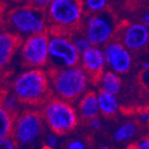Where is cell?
<instances>
[{
    "instance_id": "16",
    "label": "cell",
    "mask_w": 149,
    "mask_h": 149,
    "mask_svg": "<svg viewBox=\"0 0 149 149\" xmlns=\"http://www.w3.org/2000/svg\"><path fill=\"white\" fill-rule=\"evenodd\" d=\"M94 85L98 87V90H102L111 94L118 95L122 90V78L119 74L105 69L99 77L95 80Z\"/></svg>"
},
{
    "instance_id": "4",
    "label": "cell",
    "mask_w": 149,
    "mask_h": 149,
    "mask_svg": "<svg viewBox=\"0 0 149 149\" xmlns=\"http://www.w3.org/2000/svg\"><path fill=\"white\" fill-rule=\"evenodd\" d=\"M39 111L45 126L58 136H66L73 132L80 120L73 103L53 96L43 102Z\"/></svg>"
},
{
    "instance_id": "6",
    "label": "cell",
    "mask_w": 149,
    "mask_h": 149,
    "mask_svg": "<svg viewBox=\"0 0 149 149\" xmlns=\"http://www.w3.org/2000/svg\"><path fill=\"white\" fill-rule=\"evenodd\" d=\"M118 25V17L109 5L100 13L85 14L79 30L92 46L103 47L115 38Z\"/></svg>"
},
{
    "instance_id": "20",
    "label": "cell",
    "mask_w": 149,
    "mask_h": 149,
    "mask_svg": "<svg viewBox=\"0 0 149 149\" xmlns=\"http://www.w3.org/2000/svg\"><path fill=\"white\" fill-rule=\"evenodd\" d=\"M85 14H96L109 6V0H82Z\"/></svg>"
},
{
    "instance_id": "23",
    "label": "cell",
    "mask_w": 149,
    "mask_h": 149,
    "mask_svg": "<svg viewBox=\"0 0 149 149\" xmlns=\"http://www.w3.org/2000/svg\"><path fill=\"white\" fill-rule=\"evenodd\" d=\"M65 149H88V146L84 140L74 139L68 142L65 146Z\"/></svg>"
},
{
    "instance_id": "31",
    "label": "cell",
    "mask_w": 149,
    "mask_h": 149,
    "mask_svg": "<svg viewBox=\"0 0 149 149\" xmlns=\"http://www.w3.org/2000/svg\"><path fill=\"white\" fill-rule=\"evenodd\" d=\"M147 69H149V64H148V62H145V63H143L142 64V70H147Z\"/></svg>"
},
{
    "instance_id": "7",
    "label": "cell",
    "mask_w": 149,
    "mask_h": 149,
    "mask_svg": "<svg viewBox=\"0 0 149 149\" xmlns=\"http://www.w3.org/2000/svg\"><path fill=\"white\" fill-rule=\"evenodd\" d=\"M45 128L39 109L25 107L15 116L10 137L18 146H31L44 137Z\"/></svg>"
},
{
    "instance_id": "28",
    "label": "cell",
    "mask_w": 149,
    "mask_h": 149,
    "mask_svg": "<svg viewBox=\"0 0 149 149\" xmlns=\"http://www.w3.org/2000/svg\"><path fill=\"white\" fill-rule=\"evenodd\" d=\"M149 121V113L148 111H142L137 116V123L142 125H147Z\"/></svg>"
},
{
    "instance_id": "21",
    "label": "cell",
    "mask_w": 149,
    "mask_h": 149,
    "mask_svg": "<svg viewBox=\"0 0 149 149\" xmlns=\"http://www.w3.org/2000/svg\"><path fill=\"white\" fill-rule=\"evenodd\" d=\"M70 38H71V41H72L73 45H74L75 49L79 52V54L81 52H84L85 50H87L88 48L91 46V44H90V42L88 41V39L85 37V35H84L79 29L71 32V33H70Z\"/></svg>"
},
{
    "instance_id": "5",
    "label": "cell",
    "mask_w": 149,
    "mask_h": 149,
    "mask_svg": "<svg viewBox=\"0 0 149 149\" xmlns=\"http://www.w3.org/2000/svg\"><path fill=\"white\" fill-rule=\"evenodd\" d=\"M84 16L82 0H52L45 10L47 31L71 33L79 29Z\"/></svg>"
},
{
    "instance_id": "14",
    "label": "cell",
    "mask_w": 149,
    "mask_h": 149,
    "mask_svg": "<svg viewBox=\"0 0 149 149\" xmlns=\"http://www.w3.org/2000/svg\"><path fill=\"white\" fill-rule=\"evenodd\" d=\"M76 112L79 119L89 121L90 119L99 116V107L97 101L96 91H87L76 100Z\"/></svg>"
},
{
    "instance_id": "1",
    "label": "cell",
    "mask_w": 149,
    "mask_h": 149,
    "mask_svg": "<svg viewBox=\"0 0 149 149\" xmlns=\"http://www.w3.org/2000/svg\"><path fill=\"white\" fill-rule=\"evenodd\" d=\"M10 92L17 96L24 107L39 109L51 96L48 70L37 68L24 70L13 79Z\"/></svg>"
},
{
    "instance_id": "27",
    "label": "cell",
    "mask_w": 149,
    "mask_h": 149,
    "mask_svg": "<svg viewBox=\"0 0 149 149\" xmlns=\"http://www.w3.org/2000/svg\"><path fill=\"white\" fill-rule=\"evenodd\" d=\"M88 122V124H89V127L92 130H94V132H97V130H100L102 127V121L101 119L99 118V116L98 117H95V118H92V119H90Z\"/></svg>"
},
{
    "instance_id": "18",
    "label": "cell",
    "mask_w": 149,
    "mask_h": 149,
    "mask_svg": "<svg viewBox=\"0 0 149 149\" xmlns=\"http://www.w3.org/2000/svg\"><path fill=\"white\" fill-rule=\"evenodd\" d=\"M0 104L14 116H16L23 107H25L13 92L3 93L0 98Z\"/></svg>"
},
{
    "instance_id": "30",
    "label": "cell",
    "mask_w": 149,
    "mask_h": 149,
    "mask_svg": "<svg viewBox=\"0 0 149 149\" xmlns=\"http://www.w3.org/2000/svg\"><path fill=\"white\" fill-rule=\"evenodd\" d=\"M13 3H15V4L19 5V4H25V3L27 2V0H10Z\"/></svg>"
},
{
    "instance_id": "15",
    "label": "cell",
    "mask_w": 149,
    "mask_h": 149,
    "mask_svg": "<svg viewBox=\"0 0 149 149\" xmlns=\"http://www.w3.org/2000/svg\"><path fill=\"white\" fill-rule=\"evenodd\" d=\"M99 114L104 117H114L120 112V101L118 95L111 94L102 90L96 91Z\"/></svg>"
},
{
    "instance_id": "25",
    "label": "cell",
    "mask_w": 149,
    "mask_h": 149,
    "mask_svg": "<svg viewBox=\"0 0 149 149\" xmlns=\"http://www.w3.org/2000/svg\"><path fill=\"white\" fill-rule=\"evenodd\" d=\"M127 149H149L148 137H143L130 144Z\"/></svg>"
},
{
    "instance_id": "13",
    "label": "cell",
    "mask_w": 149,
    "mask_h": 149,
    "mask_svg": "<svg viewBox=\"0 0 149 149\" xmlns=\"http://www.w3.org/2000/svg\"><path fill=\"white\" fill-rule=\"evenodd\" d=\"M22 39L12 32L4 30L0 33V72L10 64L18 52Z\"/></svg>"
},
{
    "instance_id": "3",
    "label": "cell",
    "mask_w": 149,
    "mask_h": 149,
    "mask_svg": "<svg viewBox=\"0 0 149 149\" xmlns=\"http://www.w3.org/2000/svg\"><path fill=\"white\" fill-rule=\"evenodd\" d=\"M5 30L20 39L47 32V22L44 10H38L29 4H19L10 8L3 16Z\"/></svg>"
},
{
    "instance_id": "26",
    "label": "cell",
    "mask_w": 149,
    "mask_h": 149,
    "mask_svg": "<svg viewBox=\"0 0 149 149\" xmlns=\"http://www.w3.org/2000/svg\"><path fill=\"white\" fill-rule=\"evenodd\" d=\"M52 0H27V4H29L30 6L35 8H38V10H44L47 8V6L50 4Z\"/></svg>"
},
{
    "instance_id": "12",
    "label": "cell",
    "mask_w": 149,
    "mask_h": 149,
    "mask_svg": "<svg viewBox=\"0 0 149 149\" xmlns=\"http://www.w3.org/2000/svg\"><path fill=\"white\" fill-rule=\"evenodd\" d=\"M78 65L89 74L94 84L99 75L107 69L102 47L91 45L87 50L80 53Z\"/></svg>"
},
{
    "instance_id": "22",
    "label": "cell",
    "mask_w": 149,
    "mask_h": 149,
    "mask_svg": "<svg viewBox=\"0 0 149 149\" xmlns=\"http://www.w3.org/2000/svg\"><path fill=\"white\" fill-rule=\"evenodd\" d=\"M60 137L58 134L52 132L45 134L44 136V146L46 149H56L60 146Z\"/></svg>"
},
{
    "instance_id": "10",
    "label": "cell",
    "mask_w": 149,
    "mask_h": 149,
    "mask_svg": "<svg viewBox=\"0 0 149 149\" xmlns=\"http://www.w3.org/2000/svg\"><path fill=\"white\" fill-rule=\"evenodd\" d=\"M114 39H117L132 53L140 52L148 46L149 27L139 22H119Z\"/></svg>"
},
{
    "instance_id": "19",
    "label": "cell",
    "mask_w": 149,
    "mask_h": 149,
    "mask_svg": "<svg viewBox=\"0 0 149 149\" xmlns=\"http://www.w3.org/2000/svg\"><path fill=\"white\" fill-rule=\"evenodd\" d=\"M14 120H15V116L8 113L0 104V138L10 136Z\"/></svg>"
},
{
    "instance_id": "9",
    "label": "cell",
    "mask_w": 149,
    "mask_h": 149,
    "mask_svg": "<svg viewBox=\"0 0 149 149\" xmlns=\"http://www.w3.org/2000/svg\"><path fill=\"white\" fill-rule=\"evenodd\" d=\"M48 40V32H42L23 39L18 51H20V60L25 68H47Z\"/></svg>"
},
{
    "instance_id": "8",
    "label": "cell",
    "mask_w": 149,
    "mask_h": 149,
    "mask_svg": "<svg viewBox=\"0 0 149 149\" xmlns=\"http://www.w3.org/2000/svg\"><path fill=\"white\" fill-rule=\"evenodd\" d=\"M48 40V65L46 70L61 69L78 65L79 52L75 49L70 33L47 31Z\"/></svg>"
},
{
    "instance_id": "17",
    "label": "cell",
    "mask_w": 149,
    "mask_h": 149,
    "mask_svg": "<svg viewBox=\"0 0 149 149\" xmlns=\"http://www.w3.org/2000/svg\"><path fill=\"white\" fill-rule=\"evenodd\" d=\"M139 132V124L136 121H125L119 125L113 132V139L116 143H126L134 140Z\"/></svg>"
},
{
    "instance_id": "11",
    "label": "cell",
    "mask_w": 149,
    "mask_h": 149,
    "mask_svg": "<svg viewBox=\"0 0 149 149\" xmlns=\"http://www.w3.org/2000/svg\"><path fill=\"white\" fill-rule=\"evenodd\" d=\"M107 68L119 75L126 74L134 66V54L117 39H113L102 47Z\"/></svg>"
},
{
    "instance_id": "32",
    "label": "cell",
    "mask_w": 149,
    "mask_h": 149,
    "mask_svg": "<svg viewBox=\"0 0 149 149\" xmlns=\"http://www.w3.org/2000/svg\"><path fill=\"white\" fill-rule=\"evenodd\" d=\"M96 149H112V148H111L109 146H107V145H101V146H99Z\"/></svg>"
},
{
    "instance_id": "2",
    "label": "cell",
    "mask_w": 149,
    "mask_h": 149,
    "mask_svg": "<svg viewBox=\"0 0 149 149\" xmlns=\"http://www.w3.org/2000/svg\"><path fill=\"white\" fill-rule=\"evenodd\" d=\"M49 81L51 96L74 103L81 95L89 91L92 78L79 65L68 68L50 70Z\"/></svg>"
},
{
    "instance_id": "33",
    "label": "cell",
    "mask_w": 149,
    "mask_h": 149,
    "mask_svg": "<svg viewBox=\"0 0 149 149\" xmlns=\"http://www.w3.org/2000/svg\"><path fill=\"white\" fill-rule=\"evenodd\" d=\"M16 149H27V148H26V147H22V146H17Z\"/></svg>"
},
{
    "instance_id": "29",
    "label": "cell",
    "mask_w": 149,
    "mask_h": 149,
    "mask_svg": "<svg viewBox=\"0 0 149 149\" xmlns=\"http://www.w3.org/2000/svg\"><path fill=\"white\" fill-rule=\"evenodd\" d=\"M139 22L143 23L144 25L149 27V13H148V8H145L142 10L141 15H140V21Z\"/></svg>"
},
{
    "instance_id": "24",
    "label": "cell",
    "mask_w": 149,
    "mask_h": 149,
    "mask_svg": "<svg viewBox=\"0 0 149 149\" xmlns=\"http://www.w3.org/2000/svg\"><path fill=\"white\" fill-rule=\"evenodd\" d=\"M18 145L10 136L0 138V149H16Z\"/></svg>"
}]
</instances>
